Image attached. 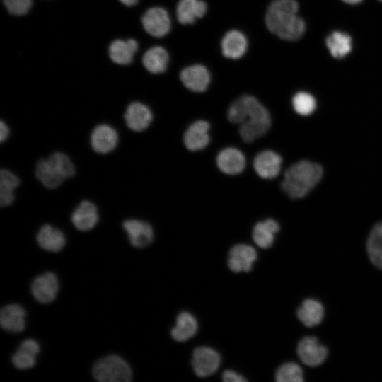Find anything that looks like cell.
<instances>
[{"instance_id":"33","label":"cell","mask_w":382,"mask_h":382,"mask_svg":"<svg viewBox=\"0 0 382 382\" xmlns=\"http://www.w3.org/2000/svg\"><path fill=\"white\" fill-rule=\"evenodd\" d=\"M47 159L64 180L74 175L76 173L74 165L65 154L56 151L50 155Z\"/></svg>"},{"instance_id":"25","label":"cell","mask_w":382,"mask_h":382,"mask_svg":"<svg viewBox=\"0 0 382 382\" xmlns=\"http://www.w3.org/2000/svg\"><path fill=\"white\" fill-rule=\"evenodd\" d=\"M247 45V39L242 33L238 30H230L221 41L223 54L227 58L238 59L245 54Z\"/></svg>"},{"instance_id":"41","label":"cell","mask_w":382,"mask_h":382,"mask_svg":"<svg viewBox=\"0 0 382 382\" xmlns=\"http://www.w3.org/2000/svg\"><path fill=\"white\" fill-rule=\"evenodd\" d=\"M381 1H382V0H380Z\"/></svg>"},{"instance_id":"24","label":"cell","mask_w":382,"mask_h":382,"mask_svg":"<svg viewBox=\"0 0 382 382\" xmlns=\"http://www.w3.org/2000/svg\"><path fill=\"white\" fill-rule=\"evenodd\" d=\"M207 4L201 0H180L177 6V18L184 25L193 23L197 18L204 16Z\"/></svg>"},{"instance_id":"36","label":"cell","mask_w":382,"mask_h":382,"mask_svg":"<svg viewBox=\"0 0 382 382\" xmlns=\"http://www.w3.org/2000/svg\"><path fill=\"white\" fill-rule=\"evenodd\" d=\"M8 12L13 15L25 14L31 7L32 0H3Z\"/></svg>"},{"instance_id":"22","label":"cell","mask_w":382,"mask_h":382,"mask_svg":"<svg viewBox=\"0 0 382 382\" xmlns=\"http://www.w3.org/2000/svg\"><path fill=\"white\" fill-rule=\"evenodd\" d=\"M137 49L138 44L134 40H116L110 45L108 52L112 62L126 65L132 62Z\"/></svg>"},{"instance_id":"40","label":"cell","mask_w":382,"mask_h":382,"mask_svg":"<svg viewBox=\"0 0 382 382\" xmlns=\"http://www.w3.org/2000/svg\"><path fill=\"white\" fill-rule=\"evenodd\" d=\"M344 2L349 4H357L360 3L362 0H342Z\"/></svg>"},{"instance_id":"11","label":"cell","mask_w":382,"mask_h":382,"mask_svg":"<svg viewBox=\"0 0 382 382\" xmlns=\"http://www.w3.org/2000/svg\"><path fill=\"white\" fill-rule=\"evenodd\" d=\"M257 257L254 248L245 244H238L229 251L228 266L234 272H248L251 270Z\"/></svg>"},{"instance_id":"30","label":"cell","mask_w":382,"mask_h":382,"mask_svg":"<svg viewBox=\"0 0 382 382\" xmlns=\"http://www.w3.org/2000/svg\"><path fill=\"white\" fill-rule=\"evenodd\" d=\"M35 173L37 179L48 189H55L64 181L47 159L37 161Z\"/></svg>"},{"instance_id":"31","label":"cell","mask_w":382,"mask_h":382,"mask_svg":"<svg viewBox=\"0 0 382 382\" xmlns=\"http://www.w3.org/2000/svg\"><path fill=\"white\" fill-rule=\"evenodd\" d=\"M20 185V180L11 170L2 169L0 172V205L7 207L14 201V190Z\"/></svg>"},{"instance_id":"28","label":"cell","mask_w":382,"mask_h":382,"mask_svg":"<svg viewBox=\"0 0 382 382\" xmlns=\"http://www.w3.org/2000/svg\"><path fill=\"white\" fill-rule=\"evenodd\" d=\"M168 54L161 47H153L144 54L142 62L144 67L152 74L163 72L168 65Z\"/></svg>"},{"instance_id":"15","label":"cell","mask_w":382,"mask_h":382,"mask_svg":"<svg viewBox=\"0 0 382 382\" xmlns=\"http://www.w3.org/2000/svg\"><path fill=\"white\" fill-rule=\"evenodd\" d=\"M270 126V114L253 116L240 124L239 133L244 141L250 143L265 134Z\"/></svg>"},{"instance_id":"8","label":"cell","mask_w":382,"mask_h":382,"mask_svg":"<svg viewBox=\"0 0 382 382\" xmlns=\"http://www.w3.org/2000/svg\"><path fill=\"white\" fill-rule=\"evenodd\" d=\"M30 290L33 297L39 303H51L59 290L58 279L54 274L45 272L33 281Z\"/></svg>"},{"instance_id":"5","label":"cell","mask_w":382,"mask_h":382,"mask_svg":"<svg viewBox=\"0 0 382 382\" xmlns=\"http://www.w3.org/2000/svg\"><path fill=\"white\" fill-rule=\"evenodd\" d=\"M221 364V357L214 349L202 346L196 348L192 354V366L199 377H207L214 374Z\"/></svg>"},{"instance_id":"34","label":"cell","mask_w":382,"mask_h":382,"mask_svg":"<svg viewBox=\"0 0 382 382\" xmlns=\"http://www.w3.org/2000/svg\"><path fill=\"white\" fill-rule=\"evenodd\" d=\"M277 382H302L303 371L296 364L288 362L279 367L275 374Z\"/></svg>"},{"instance_id":"4","label":"cell","mask_w":382,"mask_h":382,"mask_svg":"<svg viewBox=\"0 0 382 382\" xmlns=\"http://www.w3.org/2000/svg\"><path fill=\"white\" fill-rule=\"evenodd\" d=\"M267 109L254 97L243 96L230 106L228 119L230 122L241 124L249 117L268 115Z\"/></svg>"},{"instance_id":"1","label":"cell","mask_w":382,"mask_h":382,"mask_svg":"<svg viewBox=\"0 0 382 382\" xmlns=\"http://www.w3.org/2000/svg\"><path fill=\"white\" fill-rule=\"evenodd\" d=\"M298 10L296 0H274L265 16L268 30L282 40L299 39L305 32L306 25L297 16Z\"/></svg>"},{"instance_id":"26","label":"cell","mask_w":382,"mask_h":382,"mask_svg":"<svg viewBox=\"0 0 382 382\" xmlns=\"http://www.w3.org/2000/svg\"><path fill=\"white\" fill-rule=\"evenodd\" d=\"M279 224L272 219L257 223L253 230V238L261 248H270L274 240V235L279 231Z\"/></svg>"},{"instance_id":"9","label":"cell","mask_w":382,"mask_h":382,"mask_svg":"<svg viewBox=\"0 0 382 382\" xmlns=\"http://www.w3.org/2000/svg\"><path fill=\"white\" fill-rule=\"evenodd\" d=\"M118 139V134L112 127L107 124H100L93 129L90 142L93 151L105 154L115 149Z\"/></svg>"},{"instance_id":"19","label":"cell","mask_w":382,"mask_h":382,"mask_svg":"<svg viewBox=\"0 0 382 382\" xmlns=\"http://www.w3.org/2000/svg\"><path fill=\"white\" fill-rule=\"evenodd\" d=\"M218 168L228 175L241 173L245 166V158L243 153L234 148L222 150L216 158Z\"/></svg>"},{"instance_id":"38","label":"cell","mask_w":382,"mask_h":382,"mask_svg":"<svg viewBox=\"0 0 382 382\" xmlns=\"http://www.w3.org/2000/svg\"><path fill=\"white\" fill-rule=\"evenodd\" d=\"M10 133L8 126L4 122H0V141L4 142L7 139Z\"/></svg>"},{"instance_id":"21","label":"cell","mask_w":382,"mask_h":382,"mask_svg":"<svg viewBox=\"0 0 382 382\" xmlns=\"http://www.w3.org/2000/svg\"><path fill=\"white\" fill-rule=\"evenodd\" d=\"M36 239L42 249L50 252H59L66 244L63 232L50 224H45L40 228Z\"/></svg>"},{"instance_id":"32","label":"cell","mask_w":382,"mask_h":382,"mask_svg":"<svg viewBox=\"0 0 382 382\" xmlns=\"http://www.w3.org/2000/svg\"><path fill=\"white\" fill-rule=\"evenodd\" d=\"M367 253L371 262L382 270V221L371 229L366 244Z\"/></svg>"},{"instance_id":"2","label":"cell","mask_w":382,"mask_h":382,"mask_svg":"<svg viewBox=\"0 0 382 382\" xmlns=\"http://www.w3.org/2000/svg\"><path fill=\"white\" fill-rule=\"evenodd\" d=\"M323 168L309 161H300L285 172L282 188L292 199L306 196L320 182Z\"/></svg>"},{"instance_id":"35","label":"cell","mask_w":382,"mask_h":382,"mask_svg":"<svg viewBox=\"0 0 382 382\" xmlns=\"http://www.w3.org/2000/svg\"><path fill=\"white\" fill-rule=\"evenodd\" d=\"M294 110L299 115L306 116L311 115L316 108L314 97L304 91H300L294 95L292 99Z\"/></svg>"},{"instance_id":"39","label":"cell","mask_w":382,"mask_h":382,"mask_svg":"<svg viewBox=\"0 0 382 382\" xmlns=\"http://www.w3.org/2000/svg\"><path fill=\"white\" fill-rule=\"evenodd\" d=\"M121 3L127 6H132L137 4L138 0H120Z\"/></svg>"},{"instance_id":"3","label":"cell","mask_w":382,"mask_h":382,"mask_svg":"<svg viewBox=\"0 0 382 382\" xmlns=\"http://www.w3.org/2000/svg\"><path fill=\"white\" fill-rule=\"evenodd\" d=\"M93 376L100 382H127L132 373L129 365L117 355H108L96 362Z\"/></svg>"},{"instance_id":"12","label":"cell","mask_w":382,"mask_h":382,"mask_svg":"<svg viewBox=\"0 0 382 382\" xmlns=\"http://www.w3.org/2000/svg\"><path fill=\"white\" fill-rule=\"evenodd\" d=\"M125 123L134 132H142L147 129L153 119L151 110L139 102L130 103L124 115Z\"/></svg>"},{"instance_id":"23","label":"cell","mask_w":382,"mask_h":382,"mask_svg":"<svg viewBox=\"0 0 382 382\" xmlns=\"http://www.w3.org/2000/svg\"><path fill=\"white\" fill-rule=\"evenodd\" d=\"M197 329V321L194 316L183 311L178 315L175 325L171 329L170 334L175 341L183 342L192 338Z\"/></svg>"},{"instance_id":"18","label":"cell","mask_w":382,"mask_h":382,"mask_svg":"<svg viewBox=\"0 0 382 382\" xmlns=\"http://www.w3.org/2000/svg\"><path fill=\"white\" fill-rule=\"evenodd\" d=\"M184 86L195 92L204 91L210 82V75L202 65L195 64L184 69L180 73Z\"/></svg>"},{"instance_id":"20","label":"cell","mask_w":382,"mask_h":382,"mask_svg":"<svg viewBox=\"0 0 382 382\" xmlns=\"http://www.w3.org/2000/svg\"><path fill=\"white\" fill-rule=\"evenodd\" d=\"M40 351V347L37 341L33 339L25 340L12 357L13 364L21 370L32 368L35 364L36 356Z\"/></svg>"},{"instance_id":"13","label":"cell","mask_w":382,"mask_h":382,"mask_svg":"<svg viewBox=\"0 0 382 382\" xmlns=\"http://www.w3.org/2000/svg\"><path fill=\"white\" fill-rule=\"evenodd\" d=\"M97 207L92 202L83 200L73 211L71 220L74 227L82 231L91 230L98 221Z\"/></svg>"},{"instance_id":"37","label":"cell","mask_w":382,"mask_h":382,"mask_svg":"<svg viewBox=\"0 0 382 382\" xmlns=\"http://www.w3.org/2000/svg\"><path fill=\"white\" fill-rule=\"evenodd\" d=\"M222 380L225 382H243L247 380L241 374L232 370H226L222 374Z\"/></svg>"},{"instance_id":"10","label":"cell","mask_w":382,"mask_h":382,"mask_svg":"<svg viewBox=\"0 0 382 382\" xmlns=\"http://www.w3.org/2000/svg\"><path fill=\"white\" fill-rule=\"evenodd\" d=\"M122 227L129 237L131 245L134 247H146L154 239L153 228L144 221L134 219H127L123 221Z\"/></svg>"},{"instance_id":"17","label":"cell","mask_w":382,"mask_h":382,"mask_svg":"<svg viewBox=\"0 0 382 382\" xmlns=\"http://www.w3.org/2000/svg\"><path fill=\"white\" fill-rule=\"evenodd\" d=\"M26 312L17 303L8 304L0 311L1 328L11 332H21L25 326Z\"/></svg>"},{"instance_id":"7","label":"cell","mask_w":382,"mask_h":382,"mask_svg":"<svg viewBox=\"0 0 382 382\" xmlns=\"http://www.w3.org/2000/svg\"><path fill=\"white\" fill-rule=\"evenodd\" d=\"M141 22L145 30L151 35L161 37L170 29V19L168 12L160 7L147 10L142 16Z\"/></svg>"},{"instance_id":"27","label":"cell","mask_w":382,"mask_h":382,"mask_svg":"<svg viewBox=\"0 0 382 382\" xmlns=\"http://www.w3.org/2000/svg\"><path fill=\"white\" fill-rule=\"evenodd\" d=\"M299 320L307 327H313L321 323L324 316L323 305L314 299H306L296 313Z\"/></svg>"},{"instance_id":"6","label":"cell","mask_w":382,"mask_h":382,"mask_svg":"<svg viewBox=\"0 0 382 382\" xmlns=\"http://www.w3.org/2000/svg\"><path fill=\"white\" fill-rule=\"evenodd\" d=\"M297 354L303 364L314 367L323 363L328 356V349L316 337H305L298 344Z\"/></svg>"},{"instance_id":"14","label":"cell","mask_w":382,"mask_h":382,"mask_svg":"<svg viewBox=\"0 0 382 382\" xmlns=\"http://www.w3.org/2000/svg\"><path fill=\"white\" fill-rule=\"evenodd\" d=\"M282 158L276 152L265 150L255 158L253 166L257 174L264 179L275 178L280 172Z\"/></svg>"},{"instance_id":"16","label":"cell","mask_w":382,"mask_h":382,"mask_svg":"<svg viewBox=\"0 0 382 382\" xmlns=\"http://www.w3.org/2000/svg\"><path fill=\"white\" fill-rule=\"evenodd\" d=\"M209 125L204 120L192 123L184 134V144L190 151H198L205 148L209 142Z\"/></svg>"},{"instance_id":"29","label":"cell","mask_w":382,"mask_h":382,"mask_svg":"<svg viewBox=\"0 0 382 382\" xmlns=\"http://www.w3.org/2000/svg\"><path fill=\"white\" fill-rule=\"evenodd\" d=\"M331 55L337 59L347 56L352 50V38L343 32L333 31L325 40Z\"/></svg>"}]
</instances>
